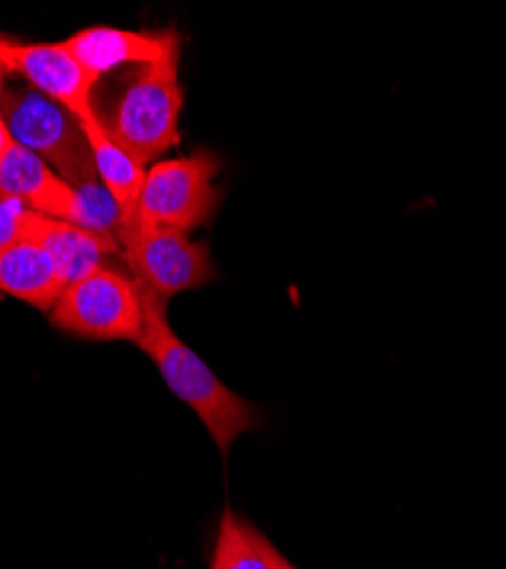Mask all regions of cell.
<instances>
[{
    "label": "cell",
    "mask_w": 506,
    "mask_h": 569,
    "mask_svg": "<svg viewBox=\"0 0 506 569\" xmlns=\"http://www.w3.org/2000/svg\"><path fill=\"white\" fill-rule=\"evenodd\" d=\"M0 99H3V71H0Z\"/></svg>",
    "instance_id": "18"
},
{
    "label": "cell",
    "mask_w": 506,
    "mask_h": 569,
    "mask_svg": "<svg viewBox=\"0 0 506 569\" xmlns=\"http://www.w3.org/2000/svg\"><path fill=\"white\" fill-rule=\"evenodd\" d=\"M82 128L89 139L91 156H95L99 180L106 184V189L121 210L119 228L128 226L137 219V208H140L142 187L147 180L145 164L140 160H135L130 153H126L119 144H115L106 134L99 119L82 123Z\"/></svg>",
    "instance_id": "12"
},
{
    "label": "cell",
    "mask_w": 506,
    "mask_h": 569,
    "mask_svg": "<svg viewBox=\"0 0 506 569\" xmlns=\"http://www.w3.org/2000/svg\"><path fill=\"white\" fill-rule=\"evenodd\" d=\"M3 71L21 76L41 97L67 108L82 123L97 121L95 87L91 78L73 58L65 41L58 43H19L8 41Z\"/></svg>",
    "instance_id": "7"
},
{
    "label": "cell",
    "mask_w": 506,
    "mask_h": 569,
    "mask_svg": "<svg viewBox=\"0 0 506 569\" xmlns=\"http://www.w3.org/2000/svg\"><path fill=\"white\" fill-rule=\"evenodd\" d=\"M51 323L89 342H135L145 326V297L135 278L101 264L67 284L51 310Z\"/></svg>",
    "instance_id": "4"
},
{
    "label": "cell",
    "mask_w": 506,
    "mask_h": 569,
    "mask_svg": "<svg viewBox=\"0 0 506 569\" xmlns=\"http://www.w3.org/2000/svg\"><path fill=\"white\" fill-rule=\"evenodd\" d=\"M219 171L221 160L208 149L158 162L147 171L137 221L186 234L208 226L221 203V189L215 184Z\"/></svg>",
    "instance_id": "5"
},
{
    "label": "cell",
    "mask_w": 506,
    "mask_h": 569,
    "mask_svg": "<svg viewBox=\"0 0 506 569\" xmlns=\"http://www.w3.org/2000/svg\"><path fill=\"white\" fill-rule=\"evenodd\" d=\"M180 56L158 64L137 67L117 93L108 112L97 114L106 134L142 164L160 158L180 141L182 87Z\"/></svg>",
    "instance_id": "2"
},
{
    "label": "cell",
    "mask_w": 506,
    "mask_h": 569,
    "mask_svg": "<svg viewBox=\"0 0 506 569\" xmlns=\"http://www.w3.org/2000/svg\"><path fill=\"white\" fill-rule=\"evenodd\" d=\"M0 199L14 201L30 212L67 221L73 210L76 187L14 141L0 164Z\"/></svg>",
    "instance_id": "10"
},
{
    "label": "cell",
    "mask_w": 506,
    "mask_h": 569,
    "mask_svg": "<svg viewBox=\"0 0 506 569\" xmlns=\"http://www.w3.org/2000/svg\"><path fill=\"white\" fill-rule=\"evenodd\" d=\"M8 37H3V34H0V71H3V53H6V46H8ZM6 73V71H3Z\"/></svg>",
    "instance_id": "17"
},
{
    "label": "cell",
    "mask_w": 506,
    "mask_h": 569,
    "mask_svg": "<svg viewBox=\"0 0 506 569\" xmlns=\"http://www.w3.org/2000/svg\"><path fill=\"white\" fill-rule=\"evenodd\" d=\"M23 214L26 208H21L19 203L0 199V251H6L23 240Z\"/></svg>",
    "instance_id": "15"
},
{
    "label": "cell",
    "mask_w": 506,
    "mask_h": 569,
    "mask_svg": "<svg viewBox=\"0 0 506 569\" xmlns=\"http://www.w3.org/2000/svg\"><path fill=\"white\" fill-rule=\"evenodd\" d=\"M210 569H269L260 549V533L231 508L221 515Z\"/></svg>",
    "instance_id": "13"
},
{
    "label": "cell",
    "mask_w": 506,
    "mask_h": 569,
    "mask_svg": "<svg viewBox=\"0 0 506 569\" xmlns=\"http://www.w3.org/2000/svg\"><path fill=\"white\" fill-rule=\"evenodd\" d=\"M117 240L137 284L169 301L173 295L199 290L217 278L210 249L186 232L149 228L132 221L117 230Z\"/></svg>",
    "instance_id": "6"
},
{
    "label": "cell",
    "mask_w": 506,
    "mask_h": 569,
    "mask_svg": "<svg viewBox=\"0 0 506 569\" xmlns=\"http://www.w3.org/2000/svg\"><path fill=\"white\" fill-rule=\"evenodd\" d=\"M67 284L34 242L19 240L0 251V292L39 310H53Z\"/></svg>",
    "instance_id": "11"
},
{
    "label": "cell",
    "mask_w": 506,
    "mask_h": 569,
    "mask_svg": "<svg viewBox=\"0 0 506 569\" xmlns=\"http://www.w3.org/2000/svg\"><path fill=\"white\" fill-rule=\"evenodd\" d=\"M12 144H14V139H12L10 130H8V123H6L3 114H0V164H3V160H6V156H8Z\"/></svg>",
    "instance_id": "16"
},
{
    "label": "cell",
    "mask_w": 506,
    "mask_h": 569,
    "mask_svg": "<svg viewBox=\"0 0 506 569\" xmlns=\"http://www.w3.org/2000/svg\"><path fill=\"white\" fill-rule=\"evenodd\" d=\"M23 240L34 242L51 258L65 284H71L89 271L106 264V258L121 249L115 234L91 232L69 221L26 210Z\"/></svg>",
    "instance_id": "9"
},
{
    "label": "cell",
    "mask_w": 506,
    "mask_h": 569,
    "mask_svg": "<svg viewBox=\"0 0 506 569\" xmlns=\"http://www.w3.org/2000/svg\"><path fill=\"white\" fill-rule=\"evenodd\" d=\"M142 297L145 326L135 345L158 367L171 395L190 406L195 415L204 421L221 456H228L240 436L258 429V408L236 395L228 386H224L217 373L201 360V356L173 333L167 319L169 301L156 297L145 288Z\"/></svg>",
    "instance_id": "1"
},
{
    "label": "cell",
    "mask_w": 506,
    "mask_h": 569,
    "mask_svg": "<svg viewBox=\"0 0 506 569\" xmlns=\"http://www.w3.org/2000/svg\"><path fill=\"white\" fill-rule=\"evenodd\" d=\"M8 130L17 144L39 156L71 187L99 180L82 121L32 87L6 89L0 99Z\"/></svg>",
    "instance_id": "3"
},
{
    "label": "cell",
    "mask_w": 506,
    "mask_h": 569,
    "mask_svg": "<svg viewBox=\"0 0 506 569\" xmlns=\"http://www.w3.org/2000/svg\"><path fill=\"white\" fill-rule=\"evenodd\" d=\"M65 43L82 69L95 80H101L106 73L126 64L149 67L180 56L182 37L176 28L135 32L110 26H89L71 34Z\"/></svg>",
    "instance_id": "8"
},
{
    "label": "cell",
    "mask_w": 506,
    "mask_h": 569,
    "mask_svg": "<svg viewBox=\"0 0 506 569\" xmlns=\"http://www.w3.org/2000/svg\"><path fill=\"white\" fill-rule=\"evenodd\" d=\"M67 221L91 232L117 237V230L121 223V210L106 189V184L101 180H95L89 184L76 187L73 210Z\"/></svg>",
    "instance_id": "14"
}]
</instances>
